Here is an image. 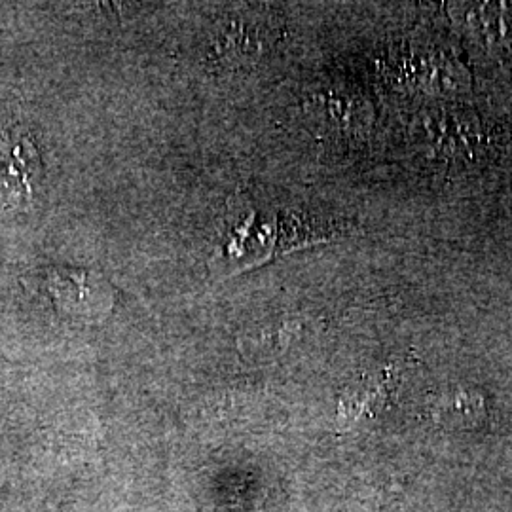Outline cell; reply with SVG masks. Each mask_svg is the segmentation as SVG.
I'll return each instance as SVG.
<instances>
[{
  "label": "cell",
  "mask_w": 512,
  "mask_h": 512,
  "mask_svg": "<svg viewBox=\"0 0 512 512\" xmlns=\"http://www.w3.org/2000/svg\"><path fill=\"white\" fill-rule=\"evenodd\" d=\"M42 158L33 135L21 126L0 133V207L25 211L35 200L42 181Z\"/></svg>",
  "instance_id": "6da1fadb"
},
{
  "label": "cell",
  "mask_w": 512,
  "mask_h": 512,
  "mask_svg": "<svg viewBox=\"0 0 512 512\" xmlns=\"http://www.w3.org/2000/svg\"><path fill=\"white\" fill-rule=\"evenodd\" d=\"M416 141L435 162H469L480 147V126L471 112L454 107H431L420 112Z\"/></svg>",
  "instance_id": "7a4b0ae2"
},
{
  "label": "cell",
  "mask_w": 512,
  "mask_h": 512,
  "mask_svg": "<svg viewBox=\"0 0 512 512\" xmlns=\"http://www.w3.org/2000/svg\"><path fill=\"white\" fill-rule=\"evenodd\" d=\"M270 42V31L260 21L224 19L211 40V54L222 67L243 69L256 63Z\"/></svg>",
  "instance_id": "3957f363"
},
{
  "label": "cell",
  "mask_w": 512,
  "mask_h": 512,
  "mask_svg": "<svg viewBox=\"0 0 512 512\" xmlns=\"http://www.w3.org/2000/svg\"><path fill=\"white\" fill-rule=\"evenodd\" d=\"M450 14L469 37L490 50L512 44V2H452Z\"/></svg>",
  "instance_id": "277c9868"
},
{
  "label": "cell",
  "mask_w": 512,
  "mask_h": 512,
  "mask_svg": "<svg viewBox=\"0 0 512 512\" xmlns=\"http://www.w3.org/2000/svg\"><path fill=\"white\" fill-rule=\"evenodd\" d=\"M315 124L332 133H357L368 128L372 110L363 97L353 93L323 92L310 99Z\"/></svg>",
  "instance_id": "5b68a950"
},
{
  "label": "cell",
  "mask_w": 512,
  "mask_h": 512,
  "mask_svg": "<svg viewBox=\"0 0 512 512\" xmlns=\"http://www.w3.org/2000/svg\"><path fill=\"white\" fill-rule=\"evenodd\" d=\"M391 378H393V370H387L384 376L366 378L365 382L346 391L340 399V410H338L340 421H344L346 427H351L357 421L363 420L365 414H370L374 408L384 403L385 393L389 391V385H391Z\"/></svg>",
  "instance_id": "8992f818"
},
{
  "label": "cell",
  "mask_w": 512,
  "mask_h": 512,
  "mask_svg": "<svg viewBox=\"0 0 512 512\" xmlns=\"http://www.w3.org/2000/svg\"><path fill=\"white\" fill-rule=\"evenodd\" d=\"M435 410L444 421L454 425H475L484 418V401L475 391L456 389L448 395H442Z\"/></svg>",
  "instance_id": "52a82bcc"
}]
</instances>
